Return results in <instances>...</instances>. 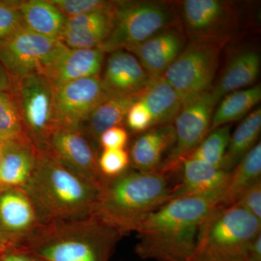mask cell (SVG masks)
<instances>
[{
  "instance_id": "cell-19",
  "label": "cell",
  "mask_w": 261,
  "mask_h": 261,
  "mask_svg": "<svg viewBox=\"0 0 261 261\" xmlns=\"http://www.w3.org/2000/svg\"><path fill=\"white\" fill-rule=\"evenodd\" d=\"M260 70V57L257 51L245 50L237 53L230 59L211 95L218 103L228 94L251 85L256 81Z\"/></svg>"
},
{
  "instance_id": "cell-3",
  "label": "cell",
  "mask_w": 261,
  "mask_h": 261,
  "mask_svg": "<svg viewBox=\"0 0 261 261\" xmlns=\"http://www.w3.org/2000/svg\"><path fill=\"white\" fill-rule=\"evenodd\" d=\"M123 235L97 214L41 224L14 250L39 261H109Z\"/></svg>"
},
{
  "instance_id": "cell-25",
  "label": "cell",
  "mask_w": 261,
  "mask_h": 261,
  "mask_svg": "<svg viewBox=\"0 0 261 261\" xmlns=\"http://www.w3.org/2000/svg\"><path fill=\"white\" fill-rule=\"evenodd\" d=\"M140 98L138 95L108 98L94 110L82 129L97 145L103 132L112 127L120 126L126 120L130 108Z\"/></svg>"
},
{
  "instance_id": "cell-18",
  "label": "cell",
  "mask_w": 261,
  "mask_h": 261,
  "mask_svg": "<svg viewBox=\"0 0 261 261\" xmlns=\"http://www.w3.org/2000/svg\"><path fill=\"white\" fill-rule=\"evenodd\" d=\"M105 54L99 48L69 49L47 78L56 89L73 81L99 76Z\"/></svg>"
},
{
  "instance_id": "cell-13",
  "label": "cell",
  "mask_w": 261,
  "mask_h": 261,
  "mask_svg": "<svg viewBox=\"0 0 261 261\" xmlns=\"http://www.w3.org/2000/svg\"><path fill=\"white\" fill-rule=\"evenodd\" d=\"M180 11L192 42L224 44L226 32L234 23V10L220 0H185Z\"/></svg>"
},
{
  "instance_id": "cell-34",
  "label": "cell",
  "mask_w": 261,
  "mask_h": 261,
  "mask_svg": "<svg viewBox=\"0 0 261 261\" xmlns=\"http://www.w3.org/2000/svg\"><path fill=\"white\" fill-rule=\"evenodd\" d=\"M128 133L123 127H112L103 132L99 139V144L103 149H124L128 142Z\"/></svg>"
},
{
  "instance_id": "cell-27",
  "label": "cell",
  "mask_w": 261,
  "mask_h": 261,
  "mask_svg": "<svg viewBox=\"0 0 261 261\" xmlns=\"http://www.w3.org/2000/svg\"><path fill=\"white\" fill-rule=\"evenodd\" d=\"M261 99V87L240 89L228 94L221 99L214 111L211 120V130L238 121L256 106Z\"/></svg>"
},
{
  "instance_id": "cell-38",
  "label": "cell",
  "mask_w": 261,
  "mask_h": 261,
  "mask_svg": "<svg viewBox=\"0 0 261 261\" xmlns=\"http://www.w3.org/2000/svg\"><path fill=\"white\" fill-rule=\"evenodd\" d=\"M7 89V84L5 83V80H3V77L0 75V94L3 92H8Z\"/></svg>"
},
{
  "instance_id": "cell-32",
  "label": "cell",
  "mask_w": 261,
  "mask_h": 261,
  "mask_svg": "<svg viewBox=\"0 0 261 261\" xmlns=\"http://www.w3.org/2000/svg\"><path fill=\"white\" fill-rule=\"evenodd\" d=\"M98 162L99 169L105 176L115 177L128 169L130 157L124 149H103Z\"/></svg>"
},
{
  "instance_id": "cell-17",
  "label": "cell",
  "mask_w": 261,
  "mask_h": 261,
  "mask_svg": "<svg viewBox=\"0 0 261 261\" xmlns=\"http://www.w3.org/2000/svg\"><path fill=\"white\" fill-rule=\"evenodd\" d=\"M175 140V128L171 124L152 127L143 132L130 149L134 168L147 172L159 171L166 152H169Z\"/></svg>"
},
{
  "instance_id": "cell-21",
  "label": "cell",
  "mask_w": 261,
  "mask_h": 261,
  "mask_svg": "<svg viewBox=\"0 0 261 261\" xmlns=\"http://www.w3.org/2000/svg\"><path fill=\"white\" fill-rule=\"evenodd\" d=\"M181 168V181L171 188L170 200L216 190L224 185L229 173L194 159L184 160Z\"/></svg>"
},
{
  "instance_id": "cell-35",
  "label": "cell",
  "mask_w": 261,
  "mask_h": 261,
  "mask_svg": "<svg viewBox=\"0 0 261 261\" xmlns=\"http://www.w3.org/2000/svg\"><path fill=\"white\" fill-rule=\"evenodd\" d=\"M236 205L261 221V181L250 188Z\"/></svg>"
},
{
  "instance_id": "cell-29",
  "label": "cell",
  "mask_w": 261,
  "mask_h": 261,
  "mask_svg": "<svg viewBox=\"0 0 261 261\" xmlns=\"http://www.w3.org/2000/svg\"><path fill=\"white\" fill-rule=\"evenodd\" d=\"M28 138L24 132L18 105L10 91L0 94V140L12 142Z\"/></svg>"
},
{
  "instance_id": "cell-33",
  "label": "cell",
  "mask_w": 261,
  "mask_h": 261,
  "mask_svg": "<svg viewBox=\"0 0 261 261\" xmlns=\"http://www.w3.org/2000/svg\"><path fill=\"white\" fill-rule=\"evenodd\" d=\"M126 120L127 125L133 132H145L154 127L152 114L140 98L130 108Z\"/></svg>"
},
{
  "instance_id": "cell-30",
  "label": "cell",
  "mask_w": 261,
  "mask_h": 261,
  "mask_svg": "<svg viewBox=\"0 0 261 261\" xmlns=\"http://www.w3.org/2000/svg\"><path fill=\"white\" fill-rule=\"evenodd\" d=\"M66 17L114 9L117 1L104 0H49Z\"/></svg>"
},
{
  "instance_id": "cell-8",
  "label": "cell",
  "mask_w": 261,
  "mask_h": 261,
  "mask_svg": "<svg viewBox=\"0 0 261 261\" xmlns=\"http://www.w3.org/2000/svg\"><path fill=\"white\" fill-rule=\"evenodd\" d=\"M10 91L18 105L25 135L36 148H42L58 127L53 85L44 75H32L12 80Z\"/></svg>"
},
{
  "instance_id": "cell-2",
  "label": "cell",
  "mask_w": 261,
  "mask_h": 261,
  "mask_svg": "<svg viewBox=\"0 0 261 261\" xmlns=\"http://www.w3.org/2000/svg\"><path fill=\"white\" fill-rule=\"evenodd\" d=\"M21 189L32 202L41 224L95 214L99 192L45 148L37 149L34 170Z\"/></svg>"
},
{
  "instance_id": "cell-10",
  "label": "cell",
  "mask_w": 261,
  "mask_h": 261,
  "mask_svg": "<svg viewBox=\"0 0 261 261\" xmlns=\"http://www.w3.org/2000/svg\"><path fill=\"white\" fill-rule=\"evenodd\" d=\"M216 106L209 91L184 103L174 121V145L158 171L169 176L181 167L184 160L211 132V120Z\"/></svg>"
},
{
  "instance_id": "cell-9",
  "label": "cell",
  "mask_w": 261,
  "mask_h": 261,
  "mask_svg": "<svg viewBox=\"0 0 261 261\" xmlns=\"http://www.w3.org/2000/svg\"><path fill=\"white\" fill-rule=\"evenodd\" d=\"M222 44L192 42L163 75L180 96L183 105L212 88Z\"/></svg>"
},
{
  "instance_id": "cell-40",
  "label": "cell",
  "mask_w": 261,
  "mask_h": 261,
  "mask_svg": "<svg viewBox=\"0 0 261 261\" xmlns=\"http://www.w3.org/2000/svg\"><path fill=\"white\" fill-rule=\"evenodd\" d=\"M0 255H1V252H0Z\"/></svg>"
},
{
  "instance_id": "cell-11",
  "label": "cell",
  "mask_w": 261,
  "mask_h": 261,
  "mask_svg": "<svg viewBox=\"0 0 261 261\" xmlns=\"http://www.w3.org/2000/svg\"><path fill=\"white\" fill-rule=\"evenodd\" d=\"M42 148L99 191L108 180L99 169L95 144L82 128L57 127Z\"/></svg>"
},
{
  "instance_id": "cell-5",
  "label": "cell",
  "mask_w": 261,
  "mask_h": 261,
  "mask_svg": "<svg viewBox=\"0 0 261 261\" xmlns=\"http://www.w3.org/2000/svg\"><path fill=\"white\" fill-rule=\"evenodd\" d=\"M261 221L239 205H216L200 225L188 261H248Z\"/></svg>"
},
{
  "instance_id": "cell-14",
  "label": "cell",
  "mask_w": 261,
  "mask_h": 261,
  "mask_svg": "<svg viewBox=\"0 0 261 261\" xmlns=\"http://www.w3.org/2000/svg\"><path fill=\"white\" fill-rule=\"evenodd\" d=\"M40 225L34 206L23 189H0L1 255L18 248Z\"/></svg>"
},
{
  "instance_id": "cell-15",
  "label": "cell",
  "mask_w": 261,
  "mask_h": 261,
  "mask_svg": "<svg viewBox=\"0 0 261 261\" xmlns=\"http://www.w3.org/2000/svg\"><path fill=\"white\" fill-rule=\"evenodd\" d=\"M150 81L137 58L124 49L111 53L101 79L103 89L108 98L140 96Z\"/></svg>"
},
{
  "instance_id": "cell-39",
  "label": "cell",
  "mask_w": 261,
  "mask_h": 261,
  "mask_svg": "<svg viewBox=\"0 0 261 261\" xmlns=\"http://www.w3.org/2000/svg\"><path fill=\"white\" fill-rule=\"evenodd\" d=\"M5 142L4 141L0 140V163L3 159V154H4Z\"/></svg>"
},
{
  "instance_id": "cell-7",
  "label": "cell",
  "mask_w": 261,
  "mask_h": 261,
  "mask_svg": "<svg viewBox=\"0 0 261 261\" xmlns=\"http://www.w3.org/2000/svg\"><path fill=\"white\" fill-rule=\"evenodd\" d=\"M68 49L61 40L23 28L0 41V61L12 80L32 75L47 77Z\"/></svg>"
},
{
  "instance_id": "cell-26",
  "label": "cell",
  "mask_w": 261,
  "mask_h": 261,
  "mask_svg": "<svg viewBox=\"0 0 261 261\" xmlns=\"http://www.w3.org/2000/svg\"><path fill=\"white\" fill-rule=\"evenodd\" d=\"M261 130V109L259 107L245 117L230 137L222 169L230 172L257 144Z\"/></svg>"
},
{
  "instance_id": "cell-22",
  "label": "cell",
  "mask_w": 261,
  "mask_h": 261,
  "mask_svg": "<svg viewBox=\"0 0 261 261\" xmlns=\"http://www.w3.org/2000/svg\"><path fill=\"white\" fill-rule=\"evenodd\" d=\"M261 181V143L257 142L228 173L219 205L232 206Z\"/></svg>"
},
{
  "instance_id": "cell-31",
  "label": "cell",
  "mask_w": 261,
  "mask_h": 261,
  "mask_svg": "<svg viewBox=\"0 0 261 261\" xmlns=\"http://www.w3.org/2000/svg\"><path fill=\"white\" fill-rule=\"evenodd\" d=\"M19 5L20 1H0V41L25 28Z\"/></svg>"
},
{
  "instance_id": "cell-28",
  "label": "cell",
  "mask_w": 261,
  "mask_h": 261,
  "mask_svg": "<svg viewBox=\"0 0 261 261\" xmlns=\"http://www.w3.org/2000/svg\"><path fill=\"white\" fill-rule=\"evenodd\" d=\"M230 129V126L225 125L211 130L210 134L206 136L186 159L197 160L222 169L225 154L231 137Z\"/></svg>"
},
{
  "instance_id": "cell-16",
  "label": "cell",
  "mask_w": 261,
  "mask_h": 261,
  "mask_svg": "<svg viewBox=\"0 0 261 261\" xmlns=\"http://www.w3.org/2000/svg\"><path fill=\"white\" fill-rule=\"evenodd\" d=\"M185 47L181 33L168 28L126 50L137 58L150 80H154L163 76Z\"/></svg>"
},
{
  "instance_id": "cell-23",
  "label": "cell",
  "mask_w": 261,
  "mask_h": 261,
  "mask_svg": "<svg viewBox=\"0 0 261 261\" xmlns=\"http://www.w3.org/2000/svg\"><path fill=\"white\" fill-rule=\"evenodd\" d=\"M19 9L25 28L39 35L60 40L67 17L49 0L20 1Z\"/></svg>"
},
{
  "instance_id": "cell-36",
  "label": "cell",
  "mask_w": 261,
  "mask_h": 261,
  "mask_svg": "<svg viewBox=\"0 0 261 261\" xmlns=\"http://www.w3.org/2000/svg\"><path fill=\"white\" fill-rule=\"evenodd\" d=\"M0 261H39L28 254L17 250L5 252L0 255Z\"/></svg>"
},
{
  "instance_id": "cell-37",
  "label": "cell",
  "mask_w": 261,
  "mask_h": 261,
  "mask_svg": "<svg viewBox=\"0 0 261 261\" xmlns=\"http://www.w3.org/2000/svg\"><path fill=\"white\" fill-rule=\"evenodd\" d=\"M248 261H261V233L250 245L248 251Z\"/></svg>"
},
{
  "instance_id": "cell-24",
  "label": "cell",
  "mask_w": 261,
  "mask_h": 261,
  "mask_svg": "<svg viewBox=\"0 0 261 261\" xmlns=\"http://www.w3.org/2000/svg\"><path fill=\"white\" fill-rule=\"evenodd\" d=\"M140 99L150 111L154 127L171 124L183 107L180 96L162 76L150 81Z\"/></svg>"
},
{
  "instance_id": "cell-20",
  "label": "cell",
  "mask_w": 261,
  "mask_h": 261,
  "mask_svg": "<svg viewBox=\"0 0 261 261\" xmlns=\"http://www.w3.org/2000/svg\"><path fill=\"white\" fill-rule=\"evenodd\" d=\"M37 148L29 138L5 142L0 163V189L23 188L36 162Z\"/></svg>"
},
{
  "instance_id": "cell-4",
  "label": "cell",
  "mask_w": 261,
  "mask_h": 261,
  "mask_svg": "<svg viewBox=\"0 0 261 261\" xmlns=\"http://www.w3.org/2000/svg\"><path fill=\"white\" fill-rule=\"evenodd\" d=\"M171 191L166 173L127 169L108 178L99 190L95 214L125 236L170 201Z\"/></svg>"
},
{
  "instance_id": "cell-6",
  "label": "cell",
  "mask_w": 261,
  "mask_h": 261,
  "mask_svg": "<svg viewBox=\"0 0 261 261\" xmlns=\"http://www.w3.org/2000/svg\"><path fill=\"white\" fill-rule=\"evenodd\" d=\"M174 15L167 3L159 1H117L112 27L97 48L105 53L143 42L171 27Z\"/></svg>"
},
{
  "instance_id": "cell-12",
  "label": "cell",
  "mask_w": 261,
  "mask_h": 261,
  "mask_svg": "<svg viewBox=\"0 0 261 261\" xmlns=\"http://www.w3.org/2000/svg\"><path fill=\"white\" fill-rule=\"evenodd\" d=\"M108 99L99 76L81 79L55 89L58 127L82 128L94 110Z\"/></svg>"
},
{
  "instance_id": "cell-1",
  "label": "cell",
  "mask_w": 261,
  "mask_h": 261,
  "mask_svg": "<svg viewBox=\"0 0 261 261\" xmlns=\"http://www.w3.org/2000/svg\"><path fill=\"white\" fill-rule=\"evenodd\" d=\"M225 183L211 192L168 201L149 214L136 229V254L144 260H190L200 225L219 204Z\"/></svg>"
}]
</instances>
